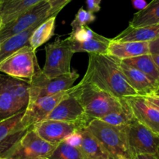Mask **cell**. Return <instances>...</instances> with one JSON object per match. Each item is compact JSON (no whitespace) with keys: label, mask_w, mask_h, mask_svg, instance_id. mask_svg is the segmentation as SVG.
I'll list each match as a JSON object with an SVG mask.
<instances>
[{"label":"cell","mask_w":159,"mask_h":159,"mask_svg":"<svg viewBox=\"0 0 159 159\" xmlns=\"http://www.w3.org/2000/svg\"><path fill=\"white\" fill-rule=\"evenodd\" d=\"M81 82L93 84L119 99L138 96L123 74L120 60L107 54H89L88 68Z\"/></svg>","instance_id":"cell-1"},{"label":"cell","mask_w":159,"mask_h":159,"mask_svg":"<svg viewBox=\"0 0 159 159\" xmlns=\"http://www.w3.org/2000/svg\"><path fill=\"white\" fill-rule=\"evenodd\" d=\"M71 93L78 99L87 116L100 119L124 107L125 99H119L91 83L80 82L71 88Z\"/></svg>","instance_id":"cell-2"},{"label":"cell","mask_w":159,"mask_h":159,"mask_svg":"<svg viewBox=\"0 0 159 159\" xmlns=\"http://www.w3.org/2000/svg\"><path fill=\"white\" fill-rule=\"evenodd\" d=\"M124 127H116L99 119H93L89 121L86 128L109 155L116 158L118 156H124L131 159Z\"/></svg>","instance_id":"cell-3"},{"label":"cell","mask_w":159,"mask_h":159,"mask_svg":"<svg viewBox=\"0 0 159 159\" xmlns=\"http://www.w3.org/2000/svg\"><path fill=\"white\" fill-rule=\"evenodd\" d=\"M79 77L78 71L73 70L63 75L48 78L43 75L42 69L37 68L34 77L29 81V102L69 89Z\"/></svg>","instance_id":"cell-4"},{"label":"cell","mask_w":159,"mask_h":159,"mask_svg":"<svg viewBox=\"0 0 159 159\" xmlns=\"http://www.w3.org/2000/svg\"><path fill=\"white\" fill-rule=\"evenodd\" d=\"M56 146L42 139L30 127L20 141L2 158L47 159Z\"/></svg>","instance_id":"cell-5"},{"label":"cell","mask_w":159,"mask_h":159,"mask_svg":"<svg viewBox=\"0 0 159 159\" xmlns=\"http://www.w3.org/2000/svg\"><path fill=\"white\" fill-rule=\"evenodd\" d=\"M39 68L36 51L28 44L5 60L0 65V72L29 82Z\"/></svg>","instance_id":"cell-6"},{"label":"cell","mask_w":159,"mask_h":159,"mask_svg":"<svg viewBox=\"0 0 159 159\" xmlns=\"http://www.w3.org/2000/svg\"><path fill=\"white\" fill-rule=\"evenodd\" d=\"M46 59L42 71L48 78H54L71 72V61L74 52L67 39L57 37L45 47Z\"/></svg>","instance_id":"cell-7"},{"label":"cell","mask_w":159,"mask_h":159,"mask_svg":"<svg viewBox=\"0 0 159 159\" xmlns=\"http://www.w3.org/2000/svg\"><path fill=\"white\" fill-rule=\"evenodd\" d=\"M130 158L140 154L155 155L159 148V135L135 118L124 127Z\"/></svg>","instance_id":"cell-8"},{"label":"cell","mask_w":159,"mask_h":159,"mask_svg":"<svg viewBox=\"0 0 159 159\" xmlns=\"http://www.w3.org/2000/svg\"><path fill=\"white\" fill-rule=\"evenodd\" d=\"M51 16V6L44 0L15 20L6 23L0 30V43L26 30Z\"/></svg>","instance_id":"cell-9"},{"label":"cell","mask_w":159,"mask_h":159,"mask_svg":"<svg viewBox=\"0 0 159 159\" xmlns=\"http://www.w3.org/2000/svg\"><path fill=\"white\" fill-rule=\"evenodd\" d=\"M69 92L70 89L57 94L39 98L34 102H29L20 120L21 125L25 128H30L34 124L44 120Z\"/></svg>","instance_id":"cell-10"},{"label":"cell","mask_w":159,"mask_h":159,"mask_svg":"<svg viewBox=\"0 0 159 159\" xmlns=\"http://www.w3.org/2000/svg\"><path fill=\"white\" fill-rule=\"evenodd\" d=\"M45 120L73 123L79 125L80 128H84L93 119L86 116L78 99L71 93L70 89L69 93L57 104Z\"/></svg>","instance_id":"cell-11"},{"label":"cell","mask_w":159,"mask_h":159,"mask_svg":"<svg viewBox=\"0 0 159 159\" xmlns=\"http://www.w3.org/2000/svg\"><path fill=\"white\" fill-rule=\"evenodd\" d=\"M32 128L43 140L54 145H57L75 130L81 129L79 125L64 121L45 120L32 126Z\"/></svg>","instance_id":"cell-12"},{"label":"cell","mask_w":159,"mask_h":159,"mask_svg":"<svg viewBox=\"0 0 159 159\" xmlns=\"http://www.w3.org/2000/svg\"><path fill=\"white\" fill-rule=\"evenodd\" d=\"M134 117L140 123L159 135V111L143 96L126 97Z\"/></svg>","instance_id":"cell-13"},{"label":"cell","mask_w":159,"mask_h":159,"mask_svg":"<svg viewBox=\"0 0 159 159\" xmlns=\"http://www.w3.org/2000/svg\"><path fill=\"white\" fill-rule=\"evenodd\" d=\"M120 68L127 82L136 92L138 96H146L159 93L158 87L141 71L123 63L121 61Z\"/></svg>","instance_id":"cell-14"},{"label":"cell","mask_w":159,"mask_h":159,"mask_svg":"<svg viewBox=\"0 0 159 159\" xmlns=\"http://www.w3.org/2000/svg\"><path fill=\"white\" fill-rule=\"evenodd\" d=\"M149 54V42H120L111 39L107 50V54L120 61Z\"/></svg>","instance_id":"cell-15"},{"label":"cell","mask_w":159,"mask_h":159,"mask_svg":"<svg viewBox=\"0 0 159 159\" xmlns=\"http://www.w3.org/2000/svg\"><path fill=\"white\" fill-rule=\"evenodd\" d=\"M159 37V24L133 28L128 26L112 40L120 42H151Z\"/></svg>","instance_id":"cell-16"},{"label":"cell","mask_w":159,"mask_h":159,"mask_svg":"<svg viewBox=\"0 0 159 159\" xmlns=\"http://www.w3.org/2000/svg\"><path fill=\"white\" fill-rule=\"evenodd\" d=\"M79 130L82 135V142L78 149L85 159H107L110 156L86 127L79 129Z\"/></svg>","instance_id":"cell-17"},{"label":"cell","mask_w":159,"mask_h":159,"mask_svg":"<svg viewBox=\"0 0 159 159\" xmlns=\"http://www.w3.org/2000/svg\"><path fill=\"white\" fill-rule=\"evenodd\" d=\"M23 110L8 87L6 75L0 74V120Z\"/></svg>","instance_id":"cell-18"},{"label":"cell","mask_w":159,"mask_h":159,"mask_svg":"<svg viewBox=\"0 0 159 159\" xmlns=\"http://www.w3.org/2000/svg\"><path fill=\"white\" fill-rule=\"evenodd\" d=\"M72 51L77 52H87L89 54H107L109 45L111 39L107 38L103 36L95 33L94 36L89 40L83 43L75 41L70 38H66Z\"/></svg>","instance_id":"cell-19"},{"label":"cell","mask_w":159,"mask_h":159,"mask_svg":"<svg viewBox=\"0 0 159 159\" xmlns=\"http://www.w3.org/2000/svg\"><path fill=\"white\" fill-rule=\"evenodd\" d=\"M40 23H37V24L34 25L26 30L23 31V32L20 33L19 34H16V35L6 40L5 41L2 42L1 44H0V65L5 60H6L8 57H10L12 54H13L14 53L19 51L20 48L29 44L28 40L30 37L33 31Z\"/></svg>","instance_id":"cell-20"},{"label":"cell","mask_w":159,"mask_h":159,"mask_svg":"<svg viewBox=\"0 0 159 159\" xmlns=\"http://www.w3.org/2000/svg\"><path fill=\"white\" fill-rule=\"evenodd\" d=\"M44 0H10L0 6L2 24L15 20L26 11Z\"/></svg>","instance_id":"cell-21"},{"label":"cell","mask_w":159,"mask_h":159,"mask_svg":"<svg viewBox=\"0 0 159 159\" xmlns=\"http://www.w3.org/2000/svg\"><path fill=\"white\" fill-rule=\"evenodd\" d=\"M156 24H159V0H152L144 9L134 14L129 22V26L133 28Z\"/></svg>","instance_id":"cell-22"},{"label":"cell","mask_w":159,"mask_h":159,"mask_svg":"<svg viewBox=\"0 0 159 159\" xmlns=\"http://www.w3.org/2000/svg\"><path fill=\"white\" fill-rule=\"evenodd\" d=\"M123 63L137 68L148 76L159 89V71L154 62L152 54L138 56L121 60Z\"/></svg>","instance_id":"cell-23"},{"label":"cell","mask_w":159,"mask_h":159,"mask_svg":"<svg viewBox=\"0 0 159 159\" xmlns=\"http://www.w3.org/2000/svg\"><path fill=\"white\" fill-rule=\"evenodd\" d=\"M56 16H50L46 20L40 23L33 31L28 43L34 50L37 49L39 47L47 43L54 35L55 30Z\"/></svg>","instance_id":"cell-24"},{"label":"cell","mask_w":159,"mask_h":159,"mask_svg":"<svg viewBox=\"0 0 159 159\" xmlns=\"http://www.w3.org/2000/svg\"><path fill=\"white\" fill-rule=\"evenodd\" d=\"M6 80L8 87L11 90L20 107L25 110L29 103V82L16 79L6 75Z\"/></svg>","instance_id":"cell-25"},{"label":"cell","mask_w":159,"mask_h":159,"mask_svg":"<svg viewBox=\"0 0 159 159\" xmlns=\"http://www.w3.org/2000/svg\"><path fill=\"white\" fill-rule=\"evenodd\" d=\"M134 119L135 117L131 108L125 99V103L120 110L109 113L101 117L99 120L116 127H124L130 124Z\"/></svg>","instance_id":"cell-26"},{"label":"cell","mask_w":159,"mask_h":159,"mask_svg":"<svg viewBox=\"0 0 159 159\" xmlns=\"http://www.w3.org/2000/svg\"><path fill=\"white\" fill-rule=\"evenodd\" d=\"M23 113L24 110L0 120V144L16 131L20 129L25 128L20 124Z\"/></svg>","instance_id":"cell-27"},{"label":"cell","mask_w":159,"mask_h":159,"mask_svg":"<svg viewBox=\"0 0 159 159\" xmlns=\"http://www.w3.org/2000/svg\"><path fill=\"white\" fill-rule=\"evenodd\" d=\"M47 159H85L79 149L65 141L59 143Z\"/></svg>","instance_id":"cell-28"},{"label":"cell","mask_w":159,"mask_h":159,"mask_svg":"<svg viewBox=\"0 0 159 159\" xmlns=\"http://www.w3.org/2000/svg\"><path fill=\"white\" fill-rule=\"evenodd\" d=\"M96 20V16L93 12L88 10H85L83 8H80L77 13L75 14V19L71 23V30L82 26H88V24L93 23Z\"/></svg>","instance_id":"cell-29"},{"label":"cell","mask_w":159,"mask_h":159,"mask_svg":"<svg viewBox=\"0 0 159 159\" xmlns=\"http://www.w3.org/2000/svg\"><path fill=\"white\" fill-rule=\"evenodd\" d=\"M95 33L96 32H94L88 26H82V27L71 30L68 38L71 39L75 41L79 42V43H83V42L89 40L94 36Z\"/></svg>","instance_id":"cell-30"},{"label":"cell","mask_w":159,"mask_h":159,"mask_svg":"<svg viewBox=\"0 0 159 159\" xmlns=\"http://www.w3.org/2000/svg\"><path fill=\"white\" fill-rule=\"evenodd\" d=\"M51 6V16H56L71 0H46Z\"/></svg>","instance_id":"cell-31"},{"label":"cell","mask_w":159,"mask_h":159,"mask_svg":"<svg viewBox=\"0 0 159 159\" xmlns=\"http://www.w3.org/2000/svg\"><path fill=\"white\" fill-rule=\"evenodd\" d=\"M65 142H66L67 144H70L72 147L76 148H79V146H80L81 142H82V135H81V132L79 130V129L75 130L73 133L70 134L65 140H64Z\"/></svg>","instance_id":"cell-32"},{"label":"cell","mask_w":159,"mask_h":159,"mask_svg":"<svg viewBox=\"0 0 159 159\" xmlns=\"http://www.w3.org/2000/svg\"><path fill=\"white\" fill-rule=\"evenodd\" d=\"M86 2L87 10L93 12H98L100 11V3L102 0H85Z\"/></svg>","instance_id":"cell-33"},{"label":"cell","mask_w":159,"mask_h":159,"mask_svg":"<svg viewBox=\"0 0 159 159\" xmlns=\"http://www.w3.org/2000/svg\"><path fill=\"white\" fill-rule=\"evenodd\" d=\"M143 97H144L151 105H152L154 107H155V108L159 111V93L149 95V96H143Z\"/></svg>","instance_id":"cell-34"},{"label":"cell","mask_w":159,"mask_h":159,"mask_svg":"<svg viewBox=\"0 0 159 159\" xmlns=\"http://www.w3.org/2000/svg\"><path fill=\"white\" fill-rule=\"evenodd\" d=\"M149 50L151 54H159V37L149 42Z\"/></svg>","instance_id":"cell-35"},{"label":"cell","mask_w":159,"mask_h":159,"mask_svg":"<svg viewBox=\"0 0 159 159\" xmlns=\"http://www.w3.org/2000/svg\"><path fill=\"white\" fill-rule=\"evenodd\" d=\"M134 8L138 10H142L147 6L148 3L146 0H131Z\"/></svg>","instance_id":"cell-36"},{"label":"cell","mask_w":159,"mask_h":159,"mask_svg":"<svg viewBox=\"0 0 159 159\" xmlns=\"http://www.w3.org/2000/svg\"><path fill=\"white\" fill-rule=\"evenodd\" d=\"M131 159H157L155 155H149V154H140L135 155L131 157Z\"/></svg>","instance_id":"cell-37"},{"label":"cell","mask_w":159,"mask_h":159,"mask_svg":"<svg viewBox=\"0 0 159 159\" xmlns=\"http://www.w3.org/2000/svg\"><path fill=\"white\" fill-rule=\"evenodd\" d=\"M152 58H153L154 62L156 65L157 68H158V71H159V54H152Z\"/></svg>","instance_id":"cell-38"},{"label":"cell","mask_w":159,"mask_h":159,"mask_svg":"<svg viewBox=\"0 0 159 159\" xmlns=\"http://www.w3.org/2000/svg\"><path fill=\"white\" fill-rule=\"evenodd\" d=\"M155 156L156 157V158H157V159H159V148H158V150H157L156 153L155 154Z\"/></svg>","instance_id":"cell-39"},{"label":"cell","mask_w":159,"mask_h":159,"mask_svg":"<svg viewBox=\"0 0 159 159\" xmlns=\"http://www.w3.org/2000/svg\"><path fill=\"white\" fill-rule=\"evenodd\" d=\"M3 24H2V17H1V15H0V30L2 29V27Z\"/></svg>","instance_id":"cell-40"},{"label":"cell","mask_w":159,"mask_h":159,"mask_svg":"<svg viewBox=\"0 0 159 159\" xmlns=\"http://www.w3.org/2000/svg\"><path fill=\"white\" fill-rule=\"evenodd\" d=\"M116 158L117 159H130V158H127V157H124V156H118V157H116Z\"/></svg>","instance_id":"cell-41"},{"label":"cell","mask_w":159,"mask_h":159,"mask_svg":"<svg viewBox=\"0 0 159 159\" xmlns=\"http://www.w3.org/2000/svg\"><path fill=\"white\" fill-rule=\"evenodd\" d=\"M9 1H10V0H1V6L2 4H5V3L7 2H9Z\"/></svg>","instance_id":"cell-42"},{"label":"cell","mask_w":159,"mask_h":159,"mask_svg":"<svg viewBox=\"0 0 159 159\" xmlns=\"http://www.w3.org/2000/svg\"><path fill=\"white\" fill-rule=\"evenodd\" d=\"M107 159H117V158H114V157H113V156H111V155H110V157H109Z\"/></svg>","instance_id":"cell-43"},{"label":"cell","mask_w":159,"mask_h":159,"mask_svg":"<svg viewBox=\"0 0 159 159\" xmlns=\"http://www.w3.org/2000/svg\"><path fill=\"white\" fill-rule=\"evenodd\" d=\"M0 6H1V0H0Z\"/></svg>","instance_id":"cell-44"},{"label":"cell","mask_w":159,"mask_h":159,"mask_svg":"<svg viewBox=\"0 0 159 159\" xmlns=\"http://www.w3.org/2000/svg\"><path fill=\"white\" fill-rule=\"evenodd\" d=\"M0 159H6V158H0Z\"/></svg>","instance_id":"cell-45"},{"label":"cell","mask_w":159,"mask_h":159,"mask_svg":"<svg viewBox=\"0 0 159 159\" xmlns=\"http://www.w3.org/2000/svg\"><path fill=\"white\" fill-rule=\"evenodd\" d=\"M0 44H1V43H0Z\"/></svg>","instance_id":"cell-46"}]
</instances>
